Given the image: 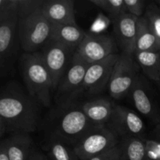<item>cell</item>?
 <instances>
[{"instance_id": "cell-1", "label": "cell", "mask_w": 160, "mask_h": 160, "mask_svg": "<svg viewBox=\"0 0 160 160\" xmlns=\"http://www.w3.org/2000/svg\"><path fill=\"white\" fill-rule=\"evenodd\" d=\"M40 104L31 96L26 88L11 81L1 89L0 137L17 133L31 134L40 124Z\"/></svg>"}, {"instance_id": "cell-2", "label": "cell", "mask_w": 160, "mask_h": 160, "mask_svg": "<svg viewBox=\"0 0 160 160\" xmlns=\"http://www.w3.org/2000/svg\"><path fill=\"white\" fill-rule=\"evenodd\" d=\"M44 0H19L18 34L25 53L38 52L50 40L52 24L42 10Z\"/></svg>"}, {"instance_id": "cell-3", "label": "cell", "mask_w": 160, "mask_h": 160, "mask_svg": "<svg viewBox=\"0 0 160 160\" xmlns=\"http://www.w3.org/2000/svg\"><path fill=\"white\" fill-rule=\"evenodd\" d=\"M19 0H0V73L12 71L20 47L18 34Z\"/></svg>"}, {"instance_id": "cell-4", "label": "cell", "mask_w": 160, "mask_h": 160, "mask_svg": "<svg viewBox=\"0 0 160 160\" xmlns=\"http://www.w3.org/2000/svg\"><path fill=\"white\" fill-rule=\"evenodd\" d=\"M20 67L28 93L40 106L49 107L54 95L52 80L40 52L23 53Z\"/></svg>"}, {"instance_id": "cell-5", "label": "cell", "mask_w": 160, "mask_h": 160, "mask_svg": "<svg viewBox=\"0 0 160 160\" xmlns=\"http://www.w3.org/2000/svg\"><path fill=\"white\" fill-rule=\"evenodd\" d=\"M58 109L59 114L55 119L50 135L60 139L73 148L88 133L100 127L92 123L81 107L76 105Z\"/></svg>"}, {"instance_id": "cell-6", "label": "cell", "mask_w": 160, "mask_h": 160, "mask_svg": "<svg viewBox=\"0 0 160 160\" xmlns=\"http://www.w3.org/2000/svg\"><path fill=\"white\" fill-rule=\"evenodd\" d=\"M90 64L81 59L74 52L53 95L58 108L66 109L73 106L76 100L82 95L84 76Z\"/></svg>"}, {"instance_id": "cell-7", "label": "cell", "mask_w": 160, "mask_h": 160, "mask_svg": "<svg viewBox=\"0 0 160 160\" xmlns=\"http://www.w3.org/2000/svg\"><path fill=\"white\" fill-rule=\"evenodd\" d=\"M139 67L134 55L120 53L107 87L111 98L121 99L129 95L140 74Z\"/></svg>"}, {"instance_id": "cell-8", "label": "cell", "mask_w": 160, "mask_h": 160, "mask_svg": "<svg viewBox=\"0 0 160 160\" xmlns=\"http://www.w3.org/2000/svg\"><path fill=\"white\" fill-rule=\"evenodd\" d=\"M118 136L107 126L97 127L73 146L80 160H89L120 144Z\"/></svg>"}, {"instance_id": "cell-9", "label": "cell", "mask_w": 160, "mask_h": 160, "mask_svg": "<svg viewBox=\"0 0 160 160\" xmlns=\"http://www.w3.org/2000/svg\"><path fill=\"white\" fill-rule=\"evenodd\" d=\"M106 126L120 139L146 138V128L142 118L134 111L121 105H115L112 117Z\"/></svg>"}, {"instance_id": "cell-10", "label": "cell", "mask_w": 160, "mask_h": 160, "mask_svg": "<svg viewBox=\"0 0 160 160\" xmlns=\"http://www.w3.org/2000/svg\"><path fill=\"white\" fill-rule=\"evenodd\" d=\"M39 52L51 74L55 92L74 55L75 50L50 39Z\"/></svg>"}, {"instance_id": "cell-11", "label": "cell", "mask_w": 160, "mask_h": 160, "mask_svg": "<svg viewBox=\"0 0 160 160\" xmlns=\"http://www.w3.org/2000/svg\"><path fill=\"white\" fill-rule=\"evenodd\" d=\"M120 54L115 53L106 59L89 65L82 86V95H98L108 87L111 75Z\"/></svg>"}, {"instance_id": "cell-12", "label": "cell", "mask_w": 160, "mask_h": 160, "mask_svg": "<svg viewBox=\"0 0 160 160\" xmlns=\"http://www.w3.org/2000/svg\"><path fill=\"white\" fill-rule=\"evenodd\" d=\"M117 42L108 34H88L75 51L81 59L88 63H95L115 54Z\"/></svg>"}, {"instance_id": "cell-13", "label": "cell", "mask_w": 160, "mask_h": 160, "mask_svg": "<svg viewBox=\"0 0 160 160\" xmlns=\"http://www.w3.org/2000/svg\"><path fill=\"white\" fill-rule=\"evenodd\" d=\"M139 112L156 123H160V109L145 78L139 74L128 95Z\"/></svg>"}, {"instance_id": "cell-14", "label": "cell", "mask_w": 160, "mask_h": 160, "mask_svg": "<svg viewBox=\"0 0 160 160\" xmlns=\"http://www.w3.org/2000/svg\"><path fill=\"white\" fill-rule=\"evenodd\" d=\"M116 42L121 52L134 55L139 27V18L131 14H123L112 21Z\"/></svg>"}, {"instance_id": "cell-15", "label": "cell", "mask_w": 160, "mask_h": 160, "mask_svg": "<svg viewBox=\"0 0 160 160\" xmlns=\"http://www.w3.org/2000/svg\"><path fill=\"white\" fill-rule=\"evenodd\" d=\"M42 10L52 25L76 23L72 0H44Z\"/></svg>"}, {"instance_id": "cell-16", "label": "cell", "mask_w": 160, "mask_h": 160, "mask_svg": "<svg viewBox=\"0 0 160 160\" xmlns=\"http://www.w3.org/2000/svg\"><path fill=\"white\" fill-rule=\"evenodd\" d=\"M115 103L106 98L87 101L80 106L88 118L97 126H106L113 112Z\"/></svg>"}, {"instance_id": "cell-17", "label": "cell", "mask_w": 160, "mask_h": 160, "mask_svg": "<svg viewBox=\"0 0 160 160\" xmlns=\"http://www.w3.org/2000/svg\"><path fill=\"white\" fill-rule=\"evenodd\" d=\"M3 139L6 142L9 160H28L36 147L30 134L17 133Z\"/></svg>"}, {"instance_id": "cell-18", "label": "cell", "mask_w": 160, "mask_h": 160, "mask_svg": "<svg viewBox=\"0 0 160 160\" xmlns=\"http://www.w3.org/2000/svg\"><path fill=\"white\" fill-rule=\"evenodd\" d=\"M86 34L77 23L52 25L51 38L76 51L85 38Z\"/></svg>"}, {"instance_id": "cell-19", "label": "cell", "mask_w": 160, "mask_h": 160, "mask_svg": "<svg viewBox=\"0 0 160 160\" xmlns=\"http://www.w3.org/2000/svg\"><path fill=\"white\" fill-rule=\"evenodd\" d=\"M159 51V41L150 28L145 16L140 17L134 53L139 52H158Z\"/></svg>"}, {"instance_id": "cell-20", "label": "cell", "mask_w": 160, "mask_h": 160, "mask_svg": "<svg viewBox=\"0 0 160 160\" xmlns=\"http://www.w3.org/2000/svg\"><path fill=\"white\" fill-rule=\"evenodd\" d=\"M43 149L50 160H80L73 146L53 136L49 135Z\"/></svg>"}, {"instance_id": "cell-21", "label": "cell", "mask_w": 160, "mask_h": 160, "mask_svg": "<svg viewBox=\"0 0 160 160\" xmlns=\"http://www.w3.org/2000/svg\"><path fill=\"white\" fill-rule=\"evenodd\" d=\"M134 56L145 76L160 83L159 52H139L134 53Z\"/></svg>"}, {"instance_id": "cell-22", "label": "cell", "mask_w": 160, "mask_h": 160, "mask_svg": "<svg viewBox=\"0 0 160 160\" xmlns=\"http://www.w3.org/2000/svg\"><path fill=\"white\" fill-rule=\"evenodd\" d=\"M119 160H147L145 138H128L120 139Z\"/></svg>"}, {"instance_id": "cell-23", "label": "cell", "mask_w": 160, "mask_h": 160, "mask_svg": "<svg viewBox=\"0 0 160 160\" xmlns=\"http://www.w3.org/2000/svg\"><path fill=\"white\" fill-rule=\"evenodd\" d=\"M90 2L107 12L112 21L128 12L124 0H91Z\"/></svg>"}, {"instance_id": "cell-24", "label": "cell", "mask_w": 160, "mask_h": 160, "mask_svg": "<svg viewBox=\"0 0 160 160\" xmlns=\"http://www.w3.org/2000/svg\"><path fill=\"white\" fill-rule=\"evenodd\" d=\"M145 17L150 28L160 42V9L155 2L148 3Z\"/></svg>"}, {"instance_id": "cell-25", "label": "cell", "mask_w": 160, "mask_h": 160, "mask_svg": "<svg viewBox=\"0 0 160 160\" xmlns=\"http://www.w3.org/2000/svg\"><path fill=\"white\" fill-rule=\"evenodd\" d=\"M128 13L135 17H143L146 11L148 3L145 0H124Z\"/></svg>"}, {"instance_id": "cell-26", "label": "cell", "mask_w": 160, "mask_h": 160, "mask_svg": "<svg viewBox=\"0 0 160 160\" xmlns=\"http://www.w3.org/2000/svg\"><path fill=\"white\" fill-rule=\"evenodd\" d=\"M147 160H160V141L156 138H145Z\"/></svg>"}, {"instance_id": "cell-27", "label": "cell", "mask_w": 160, "mask_h": 160, "mask_svg": "<svg viewBox=\"0 0 160 160\" xmlns=\"http://www.w3.org/2000/svg\"><path fill=\"white\" fill-rule=\"evenodd\" d=\"M120 155V146L119 144L117 146L104 152L89 160H119Z\"/></svg>"}, {"instance_id": "cell-28", "label": "cell", "mask_w": 160, "mask_h": 160, "mask_svg": "<svg viewBox=\"0 0 160 160\" xmlns=\"http://www.w3.org/2000/svg\"><path fill=\"white\" fill-rule=\"evenodd\" d=\"M28 160H50V159L46 154H45L36 146Z\"/></svg>"}, {"instance_id": "cell-29", "label": "cell", "mask_w": 160, "mask_h": 160, "mask_svg": "<svg viewBox=\"0 0 160 160\" xmlns=\"http://www.w3.org/2000/svg\"><path fill=\"white\" fill-rule=\"evenodd\" d=\"M0 160H9L7 152V147L4 139H2L0 143Z\"/></svg>"}, {"instance_id": "cell-30", "label": "cell", "mask_w": 160, "mask_h": 160, "mask_svg": "<svg viewBox=\"0 0 160 160\" xmlns=\"http://www.w3.org/2000/svg\"><path fill=\"white\" fill-rule=\"evenodd\" d=\"M153 135H154V138L160 141V123L156 125L155 127L153 130Z\"/></svg>"}, {"instance_id": "cell-31", "label": "cell", "mask_w": 160, "mask_h": 160, "mask_svg": "<svg viewBox=\"0 0 160 160\" xmlns=\"http://www.w3.org/2000/svg\"><path fill=\"white\" fill-rule=\"evenodd\" d=\"M155 3L157 5L158 7H159L160 9V0H156V1H155Z\"/></svg>"}, {"instance_id": "cell-32", "label": "cell", "mask_w": 160, "mask_h": 160, "mask_svg": "<svg viewBox=\"0 0 160 160\" xmlns=\"http://www.w3.org/2000/svg\"><path fill=\"white\" fill-rule=\"evenodd\" d=\"M159 54H160V51H159Z\"/></svg>"}, {"instance_id": "cell-33", "label": "cell", "mask_w": 160, "mask_h": 160, "mask_svg": "<svg viewBox=\"0 0 160 160\" xmlns=\"http://www.w3.org/2000/svg\"><path fill=\"white\" fill-rule=\"evenodd\" d=\"M159 84H160V83H159Z\"/></svg>"}]
</instances>
